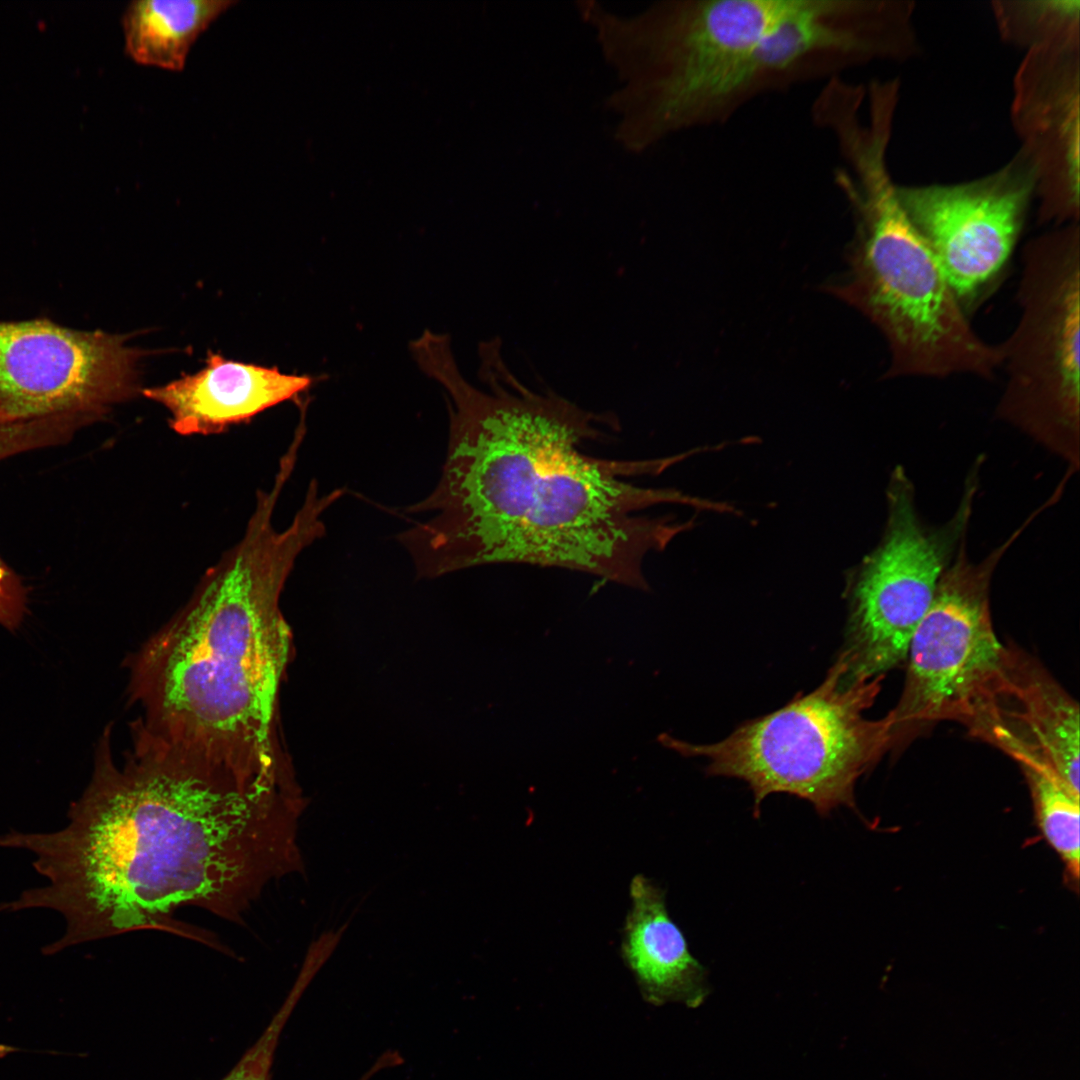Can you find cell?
Masks as SVG:
<instances>
[{
  "instance_id": "7402d4cb",
  "label": "cell",
  "mask_w": 1080,
  "mask_h": 1080,
  "mask_svg": "<svg viewBox=\"0 0 1080 1080\" xmlns=\"http://www.w3.org/2000/svg\"><path fill=\"white\" fill-rule=\"evenodd\" d=\"M873 86H876V85H873ZM873 86H872V87H873ZM878 86H885V85H878ZM886 87H889V86H886ZM870 88H871V87H870ZM889 88H891V87H889ZM891 89H893V88H891ZM835 90H848V91H852V90H849V89H834V90H830V91H827V92L823 93L822 95H824V94H826V93H828V92H831V91H835ZM893 90H894V89H893ZM894 91H895V90H894ZM852 92H856V91H852ZM895 92H896V91H895ZM856 93H859V92H856ZM859 94H860V93H859ZM822 95H821V96H822ZM860 95H861V94H860ZM821 96H819L818 98H820ZM861 96H862V95H861ZM818 98H817V99H818ZM862 98H863V96H862ZM817 99H816V100H817ZM816 100H815V101H816ZM814 103H815V102H814ZM814 103H813V104H814ZM812 106H813V105H812Z\"/></svg>"
},
{
  "instance_id": "52a82bcc",
  "label": "cell",
  "mask_w": 1080,
  "mask_h": 1080,
  "mask_svg": "<svg viewBox=\"0 0 1080 1080\" xmlns=\"http://www.w3.org/2000/svg\"><path fill=\"white\" fill-rule=\"evenodd\" d=\"M1019 317L998 344L1006 376L997 415L1079 468L1080 229L1059 226L1021 252Z\"/></svg>"
},
{
  "instance_id": "4fadbf2b",
  "label": "cell",
  "mask_w": 1080,
  "mask_h": 1080,
  "mask_svg": "<svg viewBox=\"0 0 1080 1080\" xmlns=\"http://www.w3.org/2000/svg\"><path fill=\"white\" fill-rule=\"evenodd\" d=\"M313 382L308 375L286 374L276 367L235 362L209 353L206 366L197 373L142 393L166 408L175 433L207 436L249 422L280 403L297 400Z\"/></svg>"
},
{
  "instance_id": "ffe728a7",
  "label": "cell",
  "mask_w": 1080,
  "mask_h": 1080,
  "mask_svg": "<svg viewBox=\"0 0 1080 1080\" xmlns=\"http://www.w3.org/2000/svg\"><path fill=\"white\" fill-rule=\"evenodd\" d=\"M15 1052H35V1053H40L41 1052V1053H50V1054H55V1055L56 1054H58V1055H63L64 1054L63 1052H57V1051H52V1050H50V1051H48V1050L40 1051V1050L23 1049V1048H20V1047H17V1046L0 1043V1059L6 1057L8 1054L15 1053Z\"/></svg>"
},
{
  "instance_id": "44dd1931",
  "label": "cell",
  "mask_w": 1080,
  "mask_h": 1080,
  "mask_svg": "<svg viewBox=\"0 0 1080 1080\" xmlns=\"http://www.w3.org/2000/svg\"><path fill=\"white\" fill-rule=\"evenodd\" d=\"M3 450H4V440H3L2 431L0 429V459H1L2 455H3Z\"/></svg>"
},
{
  "instance_id": "5b68a950",
  "label": "cell",
  "mask_w": 1080,
  "mask_h": 1080,
  "mask_svg": "<svg viewBox=\"0 0 1080 1080\" xmlns=\"http://www.w3.org/2000/svg\"><path fill=\"white\" fill-rule=\"evenodd\" d=\"M578 5L624 82L610 100L621 116L616 135L641 151L721 123L746 103L749 54L781 0L665 1L625 19L595 2Z\"/></svg>"
},
{
  "instance_id": "3957f363",
  "label": "cell",
  "mask_w": 1080,
  "mask_h": 1080,
  "mask_svg": "<svg viewBox=\"0 0 1080 1080\" xmlns=\"http://www.w3.org/2000/svg\"><path fill=\"white\" fill-rule=\"evenodd\" d=\"M280 495L257 492L242 538L126 663L129 696L142 712L132 735L262 784H279L272 716L285 633L278 597L299 554L325 533L309 504L277 530Z\"/></svg>"
},
{
  "instance_id": "9a60e30c",
  "label": "cell",
  "mask_w": 1080,
  "mask_h": 1080,
  "mask_svg": "<svg viewBox=\"0 0 1080 1080\" xmlns=\"http://www.w3.org/2000/svg\"><path fill=\"white\" fill-rule=\"evenodd\" d=\"M622 955L646 1001L700 1006L710 989L707 973L668 915L663 890L642 874L630 885Z\"/></svg>"
},
{
  "instance_id": "9c48e42d",
  "label": "cell",
  "mask_w": 1080,
  "mask_h": 1080,
  "mask_svg": "<svg viewBox=\"0 0 1080 1080\" xmlns=\"http://www.w3.org/2000/svg\"><path fill=\"white\" fill-rule=\"evenodd\" d=\"M980 462L970 471L954 515L940 526L923 522L915 489L902 466L887 486V521L878 546L848 584L844 655L852 673L884 676L906 660L910 640L928 611L942 574L966 539Z\"/></svg>"
},
{
  "instance_id": "8fae6325",
  "label": "cell",
  "mask_w": 1080,
  "mask_h": 1080,
  "mask_svg": "<svg viewBox=\"0 0 1080 1080\" xmlns=\"http://www.w3.org/2000/svg\"><path fill=\"white\" fill-rule=\"evenodd\" d=\"M1026 157L966 184L897 187L900 204L965 313L1000 286L1035 187Z\"/></svg>"
},
{
  "instance_id": "7c38bea8",
  "label": "cell",
  "mask_w": 1080,
  "mask_h": 1080,
  "mask_svg": "<svg viewBox=\"0 0 1080 1080\" xmlns=\"http://www.w3.org/2000/svg\"><path fill=\"white\" fill-rule=\"evenodd\" d=\"M1076 35H1060L1037 44L1026 59L1017 83L1016 116L1029 139L1025 154L1035 176L1049 145V161L1041 175L1039 219L1066 223L1079 218L1078 72H1072ZM1040 177V178H1041Z\"/></svg>"
},
{
  "instance_id": "6da1fadb",
  "label": "cell",
  "mask_w": 1080,
  "mask_h": 1080,
  "mask_svg": "<svg viewBox=\"0 0 1080 1080\" xmlns=\"http://www.w3.org/2000/svg\"><path fill=\"white\" fill-rule=\"evenodd\" d=\"M490 392L461 374L450 339L424 341L414 360L449 399L447 455L438 484L406 509L425 513L398 536L423 576L512 563L588 573L648 590L650 552L662 551L692 521L643 511L666 503L708 509L707 499L647 488L625 477L658 473L683 455L615 461L580 451L608 416L553 391L521 384L498 349L480 354Z\"/></svg>"
},
{
  "instance_id": "277c9868",
  "label": "cell",
  "mask_w": 1080,
  "mask_h": 1080,
  "mask_svg": "<svg viewBox=\"0 0 1080 1080\" xmlns=\"http://www.w3.org/2000/svg\"><path fill=\"white\" fill-rule=\"evenodd\" d=\"M887 140L848 144L835 183L852 203L856 233L849 267L831 291L866 316L890 354L884 378L992 379L998 344L974 330L935 256L903 210L886 164Z\"/></svg>"
},
{
  "instance_id": "d6986e66",
  "label": "cell",
  "mask_w": 1080,
  "mask_h": 1080,
  "mask_svg": "<svg viewBox=\"0 0 1080 1080\" xmlns=\"http://www.w3.org/2000/svg\"><path fill=\"white\" fill-rule=\"evenodd\" d=\"M27 606V591L21 579L0 557V625L14 632Z\"/></svg>"
},
{
  "instance_id": "2e32d148",
  "label": "cell",
  "mask_w": 1080,
  "mask_h": 1080,
  "mask_svg": "<svg viewBox=\"0 0 1080 1080\" xmlns=\"http://www.w3.org/2000/svg\"><path fill=\"white\" fill-rule=\"evenodd\" d=\"M233 0H138L122 17L125 50L135 62L182 70L190 48Z\"/></svg>"
},
{
  "instance_id": "30bf717a",
  "label": "cell",
  "mask_w": 1080,
  "mask_h": 1080,
  "mask_svg": "<svg viewBox=\"0 0 1080 1080\" xmlns=\"http://www.w3.org/2000/svg\"><path fill=\"white\" fill-rule=\"evenodd\" d=\"M126 340L49 319L0 321V419L103 420L138 392L142 352Z\"/></svg>"
},
{
  "instance_id": "7a4b0ae2",
  "label": "cell",
  "mask_w": 1080,
  "mask_h": 1080,
  "mask_svg": "<svg viewBox=\"0 0 1080 1080\" xmlns=\"http://www.w3.org/2000/svg\"><path fill=\"white\" fill-rule=\"evenodd\" d=\"M110 731L63 829L0 836V846L33 854L48 880L0 909L61 914L64 933L43 948L46 955L147 929L219 949L213 936L174 914L195 906L241 923L271 880L300 865L297 811L277 787L242 781L134 736L119 767Z\"/></svg>"
},
{
  "instance_id": "8992f818",
  "label": "cell",
  "mask_w": 1080,
  "mask_h": 1080,
  "mask_svg": "<svg viewBox=\"0 0 1080 1080\" xmlns=\"http://www.w3.org/2000/svg\"><path fill=\"white\" fill-rule=\"evenodd\" d=\"M883 678L852 673L841 653L812 692L743 723L719 742L692 744L667 734L657 741L684 757L704 758L708 775L746 782L755 816L773 793L805 799L828 816L839 806H854L857 780L892 748L887 716L865 715Z\"/></svg>"
},
{
  "instance_id": "5bb4252c",
  "label": "cell",
  "mask_w": 1080,
  "mask_h": 1080,
  "mask_svg": "<svg viewBox=\"0 0 1080 1080\" xmlns=\"http://www.w3.org/2000/svg\"><path fill=\"white\" fill-rule=\"evenodd\" d=\"M998 720L990 744L1034 754L1079 793L1078 704L1020 648L1007 646Z\"/></svg>"
},
{
  "instance_id": "e0dca14e",
  "label": "cell",
  "mask_w": 1080,
  "mask_h": 1080,
  "mask_svg": "<svg viewBox=\"0 0 1080 1080\" xmlns=\"http://www.w3.org/2000/svg\"><path fill=\"white\" fill-rule=\"evenodd\" d=\"M1008 755L1023 770L1039 830L1063 862L1066 880L1072 888H1077L1080 871L1079 793L1039 757L1021 750Z\"/></svg>"
},
{
  "instance_id": "ba28073f",
  "label": "cell",
  "mask_w": 1080,
  "mask_h": 1080,
  "mask_svg": "<svg viewBox=\"0 0 1080 1080\" xmlns=\"http://www.w3.org/2000/svg\"><path fill=\"white\" fill-rule=\"evenodd\" d=\"M1035 519L1033 514L978 563L966 539L939 581L910 640L904 686L886 714L892 748L941 721L958 722L988 741L998 724L1007 646L996 636L990 609L993 573Z\"/></svg>"
},
{
  "instance_id": "ac0fdd59",
  "label": "cell",
  "mask_w": 1080,
  "mask_h": 1080,
  "mask_svg": "<svg viewBox=\"0 0 1080 1080\" xmlns=\"http://www.w3.org/2000/svg\"><path fill=\"white\" fill-rule=\"evenodd\" d=\"M299 998L298 993L290 991L260 1037L221 1080H271V1068L279 1037ZM385 1068V1063L377 1059L359 1080H370Z\"/></svg>"
}]
</instances>
